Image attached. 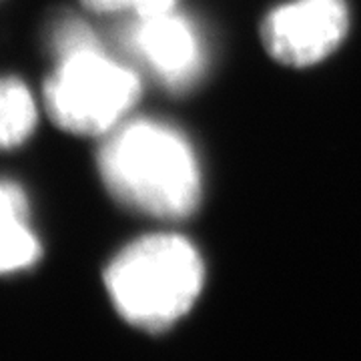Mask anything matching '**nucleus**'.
<instances>
[{
	"instance_id": "f257e3e1",
	"label": "nucleus",
	"mask_w": 361,
	"mask_h": 361,
	"mask_svg": "<svg viewBox=\"0 0 361 361\" xmlns=\"http://www.w3.org/2000/svg\"><path fill=\"white\" fill-rule=\"evenodd\" d=\"M99 173L116 201L139 213L183 219L201 201V173L189 141L165 123L139 118L106 133Z\"/></svg>"
},
{
	"instance_id": "f03ea898",
	"label": "nucleus",
	"mask_w": 361,
	"mask_h": 361,
	"mask_svg": "<svg viewBox=\"0 0 361 361\" xmlns=\"http://www.w3.org/2000/svg\"><path fill=\"white\" fill-rule=\"evenodd\" d=\"M205 267L191 241L149 235L118 251L104 271L116 311L142 329H165L193 307Z\"/></svg>"
},
{
	"instance_id": "423d86ee",
	"label": "nucleus",
	"mask_w": 361,
	"mask_h": 361,
	"mask_svg": "<svg viewBox=\"0 0 361 361\" xmlns=\"http://www.w3.org/2000/svg\"><path fill=\"white\" fill-rule=\"evenodd\" d=\"M42 243L32 227L25 189L0 179V275H14L39 263Z\"/></svg>"
},
{
	"instance_id": "6e6552de",
	"label": "nucleus",
	"mask_w": 361,
	"mask_h": 361,
	"mask_svg": "<svg viewBox=\"0 0 361 361\" xmlns=\"http://www.w3.org/2000/svg\"><path fill=\"white\" fill-rule=\"evenodd\" d=\"M51 52L56 59H63L66 54L85 51L90 47H99L101 42L97 39L94 30L89 25H85L77 16H63L59 18L51 28Z\"/></svg>"
},
{
	"instance_id": "20e7f679",
	"label": "nucleus",
	"mask_w": 361,
	"mask_h": 361,
	"mask_svg": "<svg viewBox=\"0 0 361 361\" xmlns=\"http://www.w3.org/2000/svg\"><path fill=\"white\" fill-rule=\"evenodd\" d=\"M121 44L147 73L171 90H185L203 75L207 51L197 26L175 8L130 16L118 32Z\"/></svg>"
},
{
	"instance_id": "7ed1b4c3",
	"label": "nucleus",
	"mask_w": 361,
	"mask_h": 361,
	"mask_svg": "<svg viewBox=\"0 0 361 361\" xmlns=\"http://www.w3.org/2000/svg\"><path fill=\"white\" fill-rule=\"evenodd\" d=\"M42 97L56 127L73 135L101 137L118 127L139 101L141 78L99 44L56 59Z\"/></svg>"
},
{
	"instance_id": "1a4fd4ad",
	"label": "nucleus",
	"mask_w": 361,
	"mask_h": 361,
	"mask_svg": "<svg viewBox=\"0 0 361 361\" xmlns=\"http://www.w3.org/2000/svg\"><path fill=\"white\" fill-rule=\"evenodd\" d=\"M94 13H125L130 16H147L171 11L175 0H82Z\"/></svg>"
},
{
	"instance_id": "39448f33",
	"label": "nucleus",
	"mask_w": 361,
	"mask_h": 361,
	"mask_svg": "<svg viewBox=\"0 0 361 361\" xmlns=\"http://www.w3.org/2000/svg\"><path fill=\"white\" fill-rule=\"evenodd\" d=\"M348 28L345 0H293L265 16L261 39L275 61L310 66L336 51Z\"/></svg>"
},
{
	"instance_id": "0eeeda50",
	"label": "nucleus",
	"mask_w": 361,
	"mask_h": 361,
	"mask_svg": "<svg viewBox=\"0 0 361 361\" xmlns=\"http://www.w3.org/2000/svg\"><path fill=\"white\" fill-rule=\"evenodd\" d=\"M39 123V109L20 78L0 77V151L25 145Z\"/></svg>"
}]
</instances>
